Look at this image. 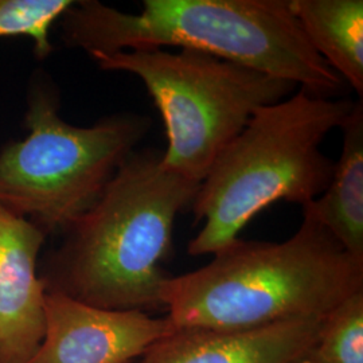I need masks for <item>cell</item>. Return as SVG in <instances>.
<instances>
[{"label":"cell","instance_id":"obj_10","mask_svg":"<svg viewBox=\"0 0 363 363\" xmlns=\"http://www.w3.org/2000/svg\"><path fill=\"white\" fill-rule=\"evenodd\" d=\"M343 147L327 189L303 211L333 234L355 257L363 259V104L357 103L342 124Z\"/></svg>","mask_w":363,"mask_h":363},{"label":"cell","instance_id":"obj_1","mask_svg":"<svg viewBox=\"0 0 363 363\" xmlns=\"http://www.w3.org/2000/svg\"><path fill=\"white\" fill-rule=\"evenodd\" d=\"M163 151H133L101 196L65 232L40 277L60 292L93 307L117 311L164 308L160 264L172 245L177 216L191 208L201 183L162 167Z\"/></svg>","mask_w":363,"mask_h":363},{"label":"cell","instance_id":"obj_7","mask_svg":"<svg viewBox=\"0 0 363 363\" xmlns=\"http://www.w3.org/2000/svg\"><path fill=\"white\" fill-rule=\"evenodd\" d=\"M174 330L167 316L105 310L46 292L43 337L27 363H130Z\"/></svg>","mask_w":363,"mask_h":363},{"label":"cell","instance_id":"obj_13","mask_svg":"<svg viewBox=\"0 0 363 363\" xmlns=\"http://www.w3.org/2000/svg\"><path fill=\"white\" fill-rule=\"evenodd\" d=\"M313 351L325 363H363V289L325 315Z\"/></svg>","mask_w":363,"mask_h":363},{"label":"cell","instance_id":"obj_9","mask_svg":"<svg viewBox=\"0 0 363 363\" xmlns=\"http://www.w3.org/2000/svg\"><path fill=\"white\" fill-rule=\"evenodd\" d=\"M325 316L244 330L175 328L143 355V363H292L315 349Z\"/></svg>","mask_w":363,"mask_h":363},{"label":"cell","instance_id":"obj_12","mask_svg":"<svg viewBox=\"0 0 363 363\" xmlns=\"http://www.w3.org/2000/svg\"><path fill=\"white\" fill-rule=\"evenodd\" d=\"M73 0H0V38L27 37L34 54L45 60L54 48L50 28L73 6Z\"/></svg>","mask_w":363,"mask_h":363},{"label":"cell","instance_id":"obj_8","mask_svg":"<svg viewBox=\"0 0 363 363\" xmlns=\"http://www.w3.org/2000/svg\"><path fill=\"white\" fill-rule=\"evenodd\" d=\"M46 234L0 205V363H27L45 331L46 288L37 273Z\"/></svg>","mask_w":363,"mask_h":363},{"label":"cell","instance_id":"obj_11","mask_svg":"<svg viewBox=\"0 0 363 363\" xmlns=\"http://www.w3.org/2000/svg\"><path fill=\"white\" fill-rule=\"evenodd\" d=\"M291 6L312 49L362 97V0H291Z\"/></svg>","mask_w":363,"mask_h":363},{"label":"cell","instance_id":"obj_4","mask_svg":"<svg viewBox=\"0 0 363 363\" xmlns=\"http://www.w3.org/2000/svg\"><path fill=\"white\" fill-rule=\"evenodd\" d=\"M357 103L300 89L257 109L201 182L190 210L203 220L189 255H214L232 244L261 211L286 201L301 208L327 189L334 163L322 152Z\"/></svg>","mask_w":363,"mask_h":363},{"label":"cell","instance_id":"obj_3","mask_svg":"<svg viewBox=\"0 0 363 363\" xmlns=\"http://www.w3.org/2000/svg\"><path fill=\"white\" fill-rule=\"evenodd\" d=\"M363 289V259L303 211L283 242L234 240L194 272L169 276L162 303L175 328L244 331L325 316Z\"/></svg>","mask_w":363,"mask_h":363},{"label":"cell","instance_id":"obj_6","mask_svg":"<svg viewBox=\"0 0 363 363\" xmlns=\"http://www.w3.org/2000/svg\"><path fill=\"white\" fill-rule=\"evenodd\" d=\"M103 70L140 78L163 118L167 148L162 167L201 182L222 150L255 112L276 104L298 85L208 52L164 49L93 54Z\"/></svg>","mask_w":363,"mask_h":363},{"label":"cell","instance_id":"obj_14","mask_svg":"<svg viewBox=\"0 0 363 363\" xmlns=\"http://www.w3.org/2000/svg\"><path fill=\"white\" fill-rule=\"evenodd\" d=\"M292 363H325L316 354H315V351L311 350L308 354H306V355H303L301 358H298V361H295V362Z\"/></svg>","mask_w":363,"mask_h":363},{"label":"cell","instance_id":"obj_5","mask_svg":"<svg viewBox=\"0 0 363 363\" xmlns=\"http://www.w3.org/2000/svg\"><path fill=\"white\" fill-rule=\"evenodd\" d=\"M26 138L0 150V205L43 233L66 230L101 196L123 162L151 128L150 117L115 113L91 127L60 116V99L48 82L28 96Z\"/></svg>","mask_w":363,"mask_h":363},{"label":"cell","instance_id":"obj_2","mask_svg":"<svg viewBox=\"0 0 363 363\" xmlns=\"http://www.w3.org/2000/svg\"><path fill=\"white\" fill-rule=\"evenodd\" d=\"M62 38L89 55L178 48L208 52L333 99L346 84L312 49L291 0H144L139 13L74 1Z\"/></svg>","mask_w":363,"mask_h":363}]
</instances>
